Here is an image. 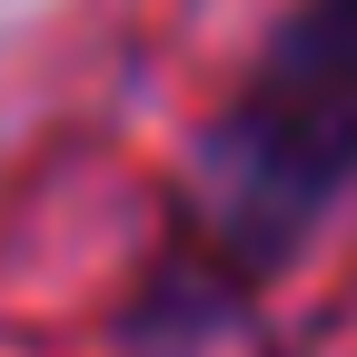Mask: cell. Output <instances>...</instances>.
<instances>
[{
	"mask_svg": "<svg viewBox=\"0 0 357 357\" xmlns=\"http://www.w3.org/2000/svg\"><path fill=\"white\" fill-rule=\"evenodd\" d=\"M357 169V0H307L298 30L268 50L248 109L218 129L208 189L248 258L288 248Z\"/></svg>",
	"mask_w": 357,
	"mask_h": 357,
	"instance_id": "obj_1",
	"label": "cell"
}]
</instances>
